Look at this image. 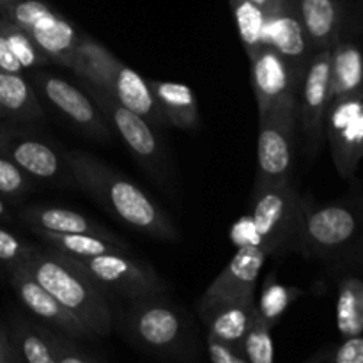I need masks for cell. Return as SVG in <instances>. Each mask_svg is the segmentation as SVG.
<instances>
[{"instance_id":"obj_28","label":"cell","mask_w":363,"mask_h":363,"mask_svg":"<svg viewBox=\"0 0 363 363\" xmlns=\"http://www.w3.org/2000/svg\"><path fill=\"white\" fill-rule=\"evenodd\" d=\"M229 6L233 11L234 21H236L241 45H243L247 55L252 57L259 48L268 45L266 41V21H268L266 9L252 0H229Z\"/></svg>"},{"instance_id":"obj_37","label":"cell","mask_w":363,"mask_h":363,"mask_svg":"<svg viewBox=\"0 0 363 363\" xmlns=\"http://www.w3.org/2000/svg\"><path fill=\"white\" fill-rule=\"evenodd\" d=\"M0 363H25L23 357L11 340L6 326L0 325Z\"/></svg>"},{"instance_id":"obj_1","label":"cell","mask_w":363,"mask_h":363,"mask_svg":"<svg viewBox=\"0 0 363 363\" xmlns=\"http://www.w3.org/2000/svg\"><path fill=\"white\" fill-rule=\"evenodd\" d=\"M66 158L74 184L87 191L113 218L152 240H179V230L170 216L133 181L80 149L66 151Z\"/></svg>"},{"instance_id":"obj_41","label":"cell","mask_w":363,"mask_h":363,"mask_svg":"<svg viewBox=\"0 0 363 363\" xmlns=\"http://www.w3.org/2000/svg\"><path fill=\"white\" fill-rule=\"evenodd\" d=\"M7 2H11V0H0V6H4V4H7Z\"/></svg>"},{"instance_id":"obj_31","label":"cell","mask_w":363,"mask_h":363,"mask_svg":"<svg viewBox=\"0 0 363 363\" xmlns=\"http://www.w3.org/2000/svg\"><path fill=\"white\" fill-rule=\"evenodd\" d=\"M272 328L273 326H269L255 308L254 318H252L250 326L245 333L243 344H241V350H243L248 363H273L275 360Z\"/></svg>"},{"instance_id":"obj_29","label":"cell","mask_w":363,"mask_h":363,"mask_svg":"<svg viewBox=\"0 0 363 363\" xmlns=\"http://www.w3.org/2000/svg\"><path fill=\"white\" fill-rule=\"evenodd\" d=\"M300 296H303V289L284 286V284L277 282L275 273H269L264 286H262L261 298L255 303V308L269 326H275L280 321V318L286 314L287 308Z\"/></svg>"},{"instance_id":"obj_2","label":"cell","mask_w":363,"mask_h":363,"mask_svg":"<svg viewBox=\"0 0 363 363\" xmlns=\"http://www.w3.org/2000/svg\"><path fill=\"white\" fill-rule=\"evenodd\" d=\"M333 268L363 262V199L315 206L301 199L293 248Z\"/></svg>"},{"instance_id":"obj_7","label":"cell","mask_w":363,"mask_h":363,"mask_svg":"<svg viewBox=\"0 0 363 363\" xmlns=\"http://www.w3.org/2000/svg\"><path fill=\"white\" fill-rule=\"evenodd\" d=\"M0 16L23 28L52 64L71 69L82 34L59 11L45 0H11L0 6Z\"/></svg>"},{"instance_id":"obj_27","label":"cell","mask_w":363,"mask_h":363,"mask_svg":"<svg viewBox=\"0 0 363 363\" xmlns=\"http://www.w3.org/2000/svg\"><path fill=\"white\" fill-rule=\"evenodd\" d=\"M337 330L340 337H354L363 333V279L346 275L339 280L337 294Z\"/></svg>"},{"instance_id":"obj_34","label":"cell","mask_w":363,"mask_h":363,"mask_svg":"<svg viewBox=\"0 0 363 363\" xmlns=\"http://www.w3.org/2000/svg\"><path fill=\"white\" fill-rule=\"evenodd\" d=\"M308 363H363V333L346 337L335 346L315 351L307 358Z\"/></svg>"},{"instance_id":"obj_16","label":"cell","mask_w":363,"mask_h":363,"mask_svg":"<svg viewBox=\"0 0 363 363\" xmlns=\"http://www.w3.org/2000/svg\"><path fill=\"white\" fill-rule=\"evenodd\" d=\"M7 280L13 287L14 294L20 300V303L34 315L35 319H41L46 325L60 330L66 335L78 340H92L98 339L73 312L67 311L53 294H50L41 284L35 280L27 264L14 266L6 272Z\"/></svg>"},{"instance_id":"obj_15","label":"cell","mask_w":363,"mask_h":363,"mask_svg":"<svg viewBox=\"0 0 363 363\" xmlns=\"http://www.w3.org/2000/svg\"><path fill=\"white\" fill-rule=\"evenodd\" d=\"M330 50L312 55L298 92V124L305 137V149L314 158L325 140V121L332 103L330 92Z\"/></svg>"},{"instance_id":"obj_14","label":"cell","mask_w":363,"mask_h":363,"mask_svg":"<svg viewBox=\"0 0 363 363\" xmlns=\"http://www.w3.org/2000/svg\"><path fill=\"white\" fill-rule=\"evenodd\" d=\"M325 137L337 172L344 179H351L363 160V91L330 103Z\"/></svg>"},{"instance_id":"obj_4","label":"cell","mask_w":363,"mask_h":363,"mask_svg":"<svg viewBox=\"0 0 363 363\" xmlns=\"http://www.w3.org/2000/svg\"><path fill=\"white\" fill-rule=\"evenodd\" d=\"M130 303L123 318V328L135 347L158 358H199L197 333L190 319L179 307L167 301V294Z\"/></svg>"},{"instance_id":"obj_5","label":"cell","mask_w":363,"mask_h":363,"mask_svg":"<svg viewBox=\"0 0 363 363\" xmlns=\"http://www.w3.org/2000/svg\"><path fill=\"white\" fill-rule=\"evenodd\" d=\"M71 71L80 80H87L96 87L108 92L113 99L147 119L156 130L167 126L149 82L142 74L121 62L108 48L99 45L96 39L82 35L74 52Z\"/></svg>"},{"instance_id":"obj_23","label":"cell","mask_w":363,"mask_h":363,"mask_svg":"<svg viewBox=\"0 0 363 363\" xmlns=\"http://www.w3.org/2000/svg\"><path fill=\"white\" fill-rule=\"evenodd\" d=\"M0 119L20 124L45 121L38 92L23 73L0 71Z\"/></svg>"},{"instance_id":"obj_38","label":"cell","mask_w":363,"mask_h":363,"mask_svg":"<svg viewBox=\"0 0 363 363\" xmlns=\"http://www.w3.org/2000/svg\"><path fill=\"white\" fill-rule=\"evenodd\" d=\"M0 71H6V73H23L20 62H18L16 57L11 52L9 45H7V39L4 35L2 28H0Z\"/></svg>"},{"instance_id":"obj_35","label":"cell","mask_w":363,"mask_h":363,"mask_svg":"<svg viewBox=\"0 0 363 363\" xmlns=\"http://www.w3.org/2000/svg\"><path fill=\"white\" fill-rule=\"evenodd\" d=\"M206 351L213 363H248L241 347L223 342L213 335L206 337Z\"/></svg>"},{"instance_id":"obj_19","label":"cell","mask_w":363,"mask_h":363,"mask_svg":"<svg viewBox=\"0 0 363 363\" xmlns=\"http://www.w3.org/2000/svg\"><path fill=\"white\" fill-rule=\"evenodd\" d=\"M269 255L259 247H240L236 254L209 284L201 300L216 298H254L255 284Z\"/></svg>"},{"instance_id":"obj_21","label":"cell","mask_w":363,"mask_h":363,"mask_svg":"<svg viewBox=\"0 0 363 363\" xmlns=\"http://www.w3.org/2000/svg\"><path fill=\"white\" fill-rule=\"evenodd\" d=\"M16 218L34 234L39 233H94L103 236H113L116 233L94 222L91 216L74 209L55 204H28L21 206Z\"/></svg>"},{"instance_id":"obj_18","label":"cell","mask_w":363,"mask_h":363,"mask_svg":"<svg viewBox=\"0 0 363 363\" xmlns=\"http://www.w3.org/2000/svg\"><path fill=\"white\" fill-rule=\"evenodd\" d=\"M266 41L268 46L282 53L296 69L305 71L311 62L314 50L307 38L296 0H277L266 9Z\"/></svg>"},{"instance_id":"obj_40","label":"cell","mask_w":363,"mask_h":363,"mask_svg":"<svg viewBox=\"0 0 363 363\" xmlns=\"http://www.w3.org/2000/svg\"><path fill=\"white\" fill-rule=\"evenodd\" d=\"M252 2L257 4V6H261V7H264V9H269V7H272L277 0H252Z\"/></svg>"},{"instance_id":"obj_6","label":"cell","mask_w":363,"mask_h":363,"mask_svg":"<svg viewBox=\"0 0 363 363\" xmlns=\"http://www.w3.org/2000/svg\"><path fill=\"white\" fill-rule=\"evenodd\" d=\"M82 84L108 121L112 131L119 135L144 172L152 177L158 186L169 190L172 184V170H170L169 151L158 130L147 119L121 105L103 89L96 87L87 80H82Z\"/></svg>"},{"instance_id":"obj_25","label":"cell","mask_w":363,"mask_h":363,"mask_svg":"<svg viewBox=\"0 0 363 363\" xmlns=\"http://www.w3.org/2000/svg\"><path fill=\"white\" fill-rule=\"evenodd\" d=\"M363 91V50L340 38L330 50V92L332 101Z\"/></svg>"},{"instance_id":"obj_3","label":"cell","mask_w":363,"mask_h":363,"mask_svg":"<svg viewBox=\"0 0 363 363\" xmlns=\"http://www.w3.org/2000/svg\"><path fill=\"white\" fill-rule=\"evenodd\" d=\"M27 268L39 284L73 312L96 337H108L113 315L105 291L69 255L52 247H35Z\"/></svg>"},{"instance_id":"obj_24","label":"cell","mask_w":363,"mask_h":363,"mask_svg":"<svg viewBox=\"0 0 363 363\" xmlns=\"http://www.w3.org/2000/svg\"><path fill=\"white\" fill-rule=\"evenodd\" d=\"M167 126L195 130L201 124L197 96L188 85L169 80H147Z\"/></svg>"},{"instance_id":"obj_9","label":"cell","mask_w":363,"mask_h":363,"mask_svg":"<svg viewBox=\"0 0 363 363\" xmlns=\"http://www.w3.org/2000/svg\"><path fill=\"white\" fill-rule=\"evenodd\" d=\"M301 199L293 179L252 188L248 215L257 229L261 248L268 255H280L293 248Z\"/></svg>"},{"instance_id":"obj_32","label":"cell","mask_w":363,"mask_h":363,"mask_svg":"<svg viewBox=\"0 0 363 363\" xmlns=\"http://www.w3.org/2000/svg\"><path fill=\"white\" fill-rule=\"evenodd\" d=\"M34 190V179L11 158L0 152V197L11 206H20Z\"/></svg>"},{"instance_id":"obj_39","label":"cell","mask_w":363,"mask_h":363,"mask_svg":"<svg viewBox=\"0 0 363 363\" xmlns=\"http://www.w3.org/2000/svg\"><path fill=\"white\" fill-rule=\"evenodd\" d=\"M16 220L13 213V206L7 204L2 197H0V222L2 223H13Z\"/></svg>"},{"instance_id":"obj_13","label":"cell","mask_w":363,"mask_h":363,"mask_svg":"<svg viewBox=\"0 0 363 363\" xmlns=\"http://www.w3.org/2000/svg\"><path fill=\"white\" fill-rule=\"evenodd\" d=\"M32 87L38 96L53 106L62 117H66L78 131L94 140H108L112 128L101 110L89 96L85 89H78L71 82L55 74L35 69L30 78Z\"/></svg>"},{"instance_id":"obj_10","label":"cell","mask_w":363,"mask_h":363,"mask_svg":"<svg viewBox=\"0 0 363 363\" xmlns=\"http://www.w3.org/2000/svg\"><path fill=\"white\" fill-rule=\"evenodd\" d=\"M0 152L13 160L34 181L53 186H77L66 151L20 123L0 119Z\"/></svg>"},{"instance_id":"obj_26","label":"cell","mask_w":363,"mask_h":363,"mask_svg":"<svg viewBox=\"0 0 363 363\" xmlns=\"http://www.w3.org/2000/svg\"><path fill=\"white\" fill-rule=\"evenodd\" d=\"M39 240L45 241L48 247L71 255V257H92V255L112 254V252H128L133 254L130 245L121 236H103L94 233H39Z\"/></svg>"},{"instance_id":"obj_30","label":"cell","mask_w":363,"mask_h":363,"mask_svg":"<svg viewBox=\"0 0 363 363\" xmlns=\"http://www.w3.org/2000/svg\"><path fill=\"white\" fill-rule=\"evenodd\" d=\"M0 28H2L4 35H6L11 52H13V55L20 62L21 69L35 71L52 64V60L39 50V46L32 41V38L23 28L14 25L13 21L6 20L4 16H0Z\"/></svg>"},{"instance_id":"obj_11","label":"cell","mask_w":363,"mask_h":363,"mask_svg":"<svg viewBox=\"0 0 363 363\" xmlns=\"http://www.w3.org/2000/svg\"><path fill=\"white\" fill-rule=\"evenodd\" d=\"M71 259L85 269L103 291H110L130 301L169 293V286L155 266L128 252Z\"/></svg>"},{"instance_id":"obj_20","label":"cell","mask_w":363,"mask_h":363,"mask_svg":"<svg viewBox=\"0 0 363 363\" xmlns=\"http://www.w3.org/2000/svg\"><path fill=\"white\" fill-rule=\"evenodd\" d=\"M197 312L208 328V335L241 347L255 312L254 298H216L199 300Z\"/></svg>"},{"instance_id":"obj_36","label":"cell","mask_w":363,"mask_h":363,"mask_svg":"<svg viewBox=\"0 0 363 363\" xmlns=\"http://www.w3.org/2000/svg\"><path fill=\"white\" fill-rule=\"evenodd\" d=\"M230 243L236 248L240 247H259L261 248V240H259L257 229L254 225V220L250 215H245L238 218L230 227Z\"/></svg>"},{"instance_id":"obj_17","label":"cell","mask_w":363,"mask_h":363,"mask_svg":"<svg viewBox=\"0 0 363 363\" xmlns=\"http://www.w3.org/2000/svg\"><path fill=\"white\" fill-rule=\"evenodd\" d=\"M248 60L252 91L257 103L259 116L284 99L298 98L305 71L296 69L282 53L266 45L248 57Z\"/></svg>"},{"instance_id":"obj_22","label":"cell","mask_w":363,"mask_h":363,"mask_svg":"<svg viewBox=\"0 0 363 363\" xmlns=\"http://www.w3.org/2000/svg\"><path fill=\"white\" fill-rule=\"evenodd\" d=\"M296 6L314 53L342 38L346 11L340 0H296Z\"/></svg>"},{"instance_id":"obj_8","label":"cell","mask_w":363,"mask_h":363,"mask_svg":"<svg viewBox=\"0 0 363 363\" xmlns=\"http://www.w3.org/2000/svg\"><path fill=\"white\" fill-rule=\"evenodd\" d=\"M298 128V98L284 99L259 116L254 188L291 179Z\"/></svg>"},{"instance_id":"obj_33","label":"cell","mask_w":363,"mask_h":363,"mask_svg":"<svg viewBox=\"0 0 363 363\" xmlns=\"http://www.w3.org/2000/svg\"><path fill=\"white\" fill-rule=\"evenodd\" d=\"M34 248L35 245L21 240L18 234L4 227L0 222V269H4V273L14 266L27 264Z\"/></svg>"},{"instance_id":"obj_12","label":"cell","mask_w":363,"mask_h":363,"mask_svg":"<svg viewBox=\"0 0 363 363\" xmlns=\"http://www.w3.org/2000/svg\"><path fill=\"white\" fill-rule=\"evenodd\" d=\"M7 333L27 363H101L106 358L43 321L11 315Z\"/></svg>"}]
</instances>
